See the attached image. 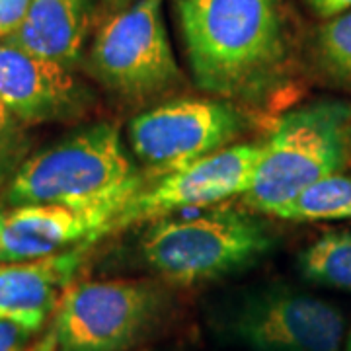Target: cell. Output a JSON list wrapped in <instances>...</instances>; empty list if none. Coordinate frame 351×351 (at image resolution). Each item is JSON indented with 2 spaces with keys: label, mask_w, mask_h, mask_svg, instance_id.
Masks as SVG:
<instances>
[{
  "label": "cell",
  "mask_w": 351,
  "mask_h": 351,
  "mask_svg": "<svg viewBox=\"0 0 351 351\" xmlns=\"http://www.w3.org/2000/svg\"><path fill=\"white\" fill-rule=\"evenodd\" d=\"M262 156V145H232L164 174L156 186L141 189L113 217L108 232L162 219L189 207H207L219 201L244 195L254 182ZM106 232V234H108Z\"/></svg>",
  "instance_id": "9c48e42d"
},
{
  "label": "cell",
  "mask_w": 351,
  "mask_h": 351,
  "mask_svg": "<svg viewBox=\"0 0 351 351\" xmlns=\"http://www.w3.org/2000/svg\"><path fill=\"white\" fill-rule=\"evenodd\" d=\"M274 217L295 223L351 219V178L334 174L301 191Z\"/></svg>",
  "instance_id": "5bb4252c"
},
{
  "label": "cell",
  "mask_w": 351,
  "mask_h": 351,
  "mask_svg": "<svg viewBox=\"0 0 351 351\" xmlns=\"http://www.w3.org/2000/svg\"><path fill=\"white\" fill-rule=\"evenodd\" d=\"M351 106L341 100H318L295 108L279 121L262 143V156L246 205L276 215L301 191L339 174L350 154Z\"/></svg>",
  "instance_id": "3957f363"
},
{
  "label": "cell",
  "mask_w": 351,
  "mask_h": 351,
  "mask_svg": "<svg viewBox=\"0 0 351 351\" xmlns=\"http://www.w3.org/2000/svg\"><path fill=\"white\" fill-rule=\"evenodd\" d=\"M104 2H106L110 8H113V10H119V12H121V10H125L127 6H131L135 0H104Z\"/></svg>",
  "instance_id": "44dd1931"
},
{
  "label": "cell",
  "mask_w": 351,
  "mask_h": 351,
  "mask_svg": "<svg viewBox=\"0 0 351 351\" xmlns=\"http://www.w3.org/2000/svg\"><path fill=\"white\" fill-rule=\"evenodd\" d=\"M112 219L110 213H84L59 205L0 209V263L34 262L88 248L108 232Z\"/></svg>",
  "instance_id": "8fae6325"
},
{
  "label": "cell",
  "mask_w": 351,
  "mask_h": 351,
  "mask_svg": "<svg viewBox=\"0 0 351 351\" xmlns=\"http://www.w3.org/2000/svg\"><path fill=\"white\" fill-rule=\"evenodd\" d=\"M299 269L308 281L351 291V230H328L299 256Z\"/></svg>",
  "instance_id": "9a60e30c"
},
{
  "label": "cell",
  "mask_w": 351,
  "mask_h": 351,
  "mask_svg": "<svg viewBox=\"0 0 351 351\" xmlns=\"http://www.w3.org/2000/svg\"><path fill=\"white\" fill-rule=\"evenodd\" d=\"M343 351H351V328L346 334V343H343Z\"/></svg>",
  "instance_id": "7402d4cb"
},
{
  "label": "cell",
  "mask_w": 351,
  "mask_h": 351,
  "mask_svg": "<svg viewBox=\"0 0 351 351\" xmlns=\"http://www.w3.org/2000/svg\"><path fill=\"white\" fill-rule=\"evenodd\" d=\"M228 332L252 351H341L348 328L336 304L274 287L244 297L230 314Z\"/></svg>",
  "instance_id": "ba28073f"
},
{
  "label": "cell",
  "mask_w": 351,
  "mask_h": 351,
  "mask_svg": "<svg viewBox=\"0 0 351 351\" xmlns=\"http://www.w3.org/2000/svg\"><path fill=\"white\" fill-rule=\"evenodd\" d=\"M90 69L106 90L129 101H149L172 90L182 71L164 24L162 0H135L101 25Z\"/></svg>",
  "instance_id": "8992f818"
},
{
  "label": "cell",
  "mask_w": 351,
  "mask_h": 351,
  "mask_svg": "<svg viewBox=\"0 0 351 351\" xmlns=\"http://www.w3.org/2000/svg\"><path fill=\"white\" fill-rule=\"evenodd\" d=\"M274 240L260 219L219 207L189 219H160L145 232V262L164 279L191 285L239 271L269 252Z\"/></svg>",
  "instance_id": "277c9868"
},
{
  "label": "cell",
  "mask_w": 351,
  "mask_h": 351,
  "mask_svg": "<svg viewBox=\"0 0 351 351\" xmlns=\"http://www.w3.org/2000/svg\"><path fill=\"white\" fill-rule=\"evenodd\" d=\"M96 0H32L18 29L4 41L73 69L82 55Z\"/></svg>",
  "instance_id": "4fadbf2b"
},
{
  "label": "cell",
  "mask_w": 351,
  "mask_h": 351,
  "mask_svg": "<svg viewBox=\"0 0 351 351\" xmlns=\"http://www.w3.org/2000/svg\"><path fill=\"white\" fill-rule=\"evenodd\" d=\"M154 283L133 279L78 281L64 289L53 316V351H129L162 313Z\"/></svg>",
  "instance_id": "5b68a950"
},
{
  "label": "cell",
  "mask_w": 351,
  "mask_h": 351,
  "mask_svg": "<svg viewBox=\"0 0 351 351\" xmlns=\"http://www.w3.org/2000/svg\"><path fill=\"white\" fill-rule=\"evenodd\" d=\"M32 334L22 326L0 320V351H27V341Z\"/></svg>",
  "instance_id": "d6986e66"
},
{
  "label": "cell",
  "mask_w": 351,
  "mask_h": 351,
  "mask_svg": "<svg viewBox=\"0 0 351 351\" xmlns=\"http://www.w3.org/2000/svg\"><path fill=\"white\" fill-rule=\"evenodd\" d=\"M350 152H351V131H350Z\"/></svg>",
  "instance_id": "cb8c5ba5"
},
{
  "label": "cell",
  "mask_w": 351,
  "mask_h": 351,
  "mask_svg": "<svg viewBox=\"0 0 351 351\" xmlns=\"http://www.w3.org/2000/svg\"><path fill=\"white\" fill-rule=\"evenodd\" d=\"M25 152H27V138H25L24 125L0 101V191L2 193H6L14 174L27 158Z\"/></svg>",
  "instance_id": "e0dca14e"
},
{
  "label": "cell",
  "mask_w": 351,
  "mask_h": 351,
  "mask_svg": "<svg viewBox=\"0 0 351 351\" xmlns=\"http://www.w3.org/2000/svg\"><path fill=\"white\" fill-rule=\"evenodd\" d=\"M244 125L230 101L180 98L138 113L127 135L138 160L164 176L232 147Z\"/></svg>",
  "instance_id": "52a82bcc"
},
{
  "label": "cell",
  "mask_w": 351,
  "mask_h": 351,
  "mask_svg": "<svg viewBox=\"0 0 351 351\" xmlns=\"http://www.w3.org/2000/svg\"><path fill=\"white\" fill-rule=\"evenodd\" d=\"M302 2L308 6L311 12L324 20L351 10V0H302Z\"/></svg>",
  "instance_id": "ffe728a7"
},
{
  "label": "cell",
  "mask_w": 351,
  "mask_h": 351,
  "mask_svg": "<svg viewBox=\"0 0 351 351\" xmlns=\"http://www.w3.org/2000/svg\"><path fill=\"white\" fill-rule=\"evenodd\" d=\"M36 351H53V350H51V348H49V346H47V343H43V346H39V348H38V350H36Z\"/></svg>",
  "instance_id": "603a6c76"
},
{
  "label": "cell",
  "mask_w": 351,
  "mask_h": 351,
  "mask_svg": "<svg viewBox=\"0 0 351 351\" xmlns=\"http://www.w3.org/2000/svg\"><path fill=\"white\" fill-rule=\"evenodd\" d=\"M0 101L22 125L82 117L88 90L64 64L0 41Z\"/></svg>",
  "instance_id": "30bf717a"
},
{
  "label": "cell",
  "mask_w": 351,
  "mask_h": 351,
  "mask_svg": "<svg viewBox=\"0 0 351 351\" xmlns=\"http://www.w3.org/2000/svg\"><path fill=\"white\" fill-rule=\"evenodd\" d=\"M32 0H0V41L8 39L27 14Z\"/></svg>",
  "instance_id": "ac0fdd59"
},
{
  "label": "cell",
  "mask_w": 351,
  "mask_h": 351,
  "mask_svg": "<svg viewBox=\"0 0 351 351\" xmlns=\"http://www.w3.org/2000/svg\"><path fill=\"white\" fill-rule=\"evenodd\" d=\"M141 189L143 180L127 156L119 129L101 121L27 156L4 201L8 207L59 205L115 217Z\"/></svg>",
  "instance_id": "7a4b0ae2"
},
{
  "label": "cell",
  "mask_w": 351,
  "mask_h": 351,
  "mask_svg": "<svg viewBox=\"0 0 351 351\" xmlns=\"http://www.w3.org/2000/svg\"><path fill=\"white\" fill-rule=\"evenodd\" d=\"M176 18L195 84L219 100H248L287 63L281 0H176Z\"/></svg>",
  "instance_id": "6da1fadb"
},
{
  "label": "cell",
  "mask_w": 351,
  "mask_h": 351,
  "mask_svg": "<svg viewBox=\"0 0 351 351\" xmlns=\"http://www.w3.org/2000/svg\"><path fill=\"white\" fill-rule=\"evenodd\" d=\"M318 55L328 71L351 82V10L326 20L318 32Z\"/></svg>",
  "instance_id": "2e32d148"
},
{
  "label": "cell",
  "mask_w": 351,
  "mask_h": 351,
  "mask_svg": "<svg viewBox=\"0 0 351 351\" xmlns=\"http://www.w3.org/2000/svg\"><path fill=\"white\" fill-rule=\"evenodd\" d=\"M86 248L61 252L34 262L0 265V320L38 332L55 314L64 289L75 283Z\"/></svg>",
  "instance_id": "7c38bea8"
}]
</instances>
